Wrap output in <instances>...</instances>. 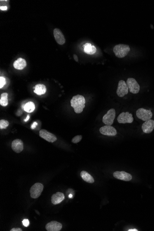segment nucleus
<instances>
[{
    "label": "nucleus",
    "mask_w": 154,
    "mask_h": 231,
    "mask_svg": "<svg viewBox=\"0 0 154 231\" xmlns=\"http://www.w3.org/2000/svg\"><path fill=\"white\" fill-rule=\"evenodd\" d=\"M116 112L115 110L111 109L109 110L102 118V122L106 125L111 126L114 123L115 117Z\"/></svg>",
    "instance_id": "obj_5"
},
{
    "label": "nucleus",
    "mask_w": 154,
    "mask_h": 231,
    "mask_svg": "<svg viewBox=\"0 0 154 231\" xmlns=\"http://www.w3.org/2000/svg\"><path fill=\"white\" fill-rule=\"evenodd\" d=\"M35 109V105L32 102H29L25 104L24 106V110L27 113H32Z\"/></svg>",
    "instance_id": "obj_21"
},
{
    "label": "nucleus",
    "mask_w": 154,
    "mask_h": 231,
    "mask_svg": "<svg viewBox=\"0 0 154 231\" xmlns=\"http://www.w3.org/2000/svg\"><path fill=\"white\" fill-rule=\"evenodd\" d=\"M9 123L8 121L5 120H1L0 121V129H6L9 126Z\"/></svg>",
    "instance_id": "obj_23"
},
{
    "label": "nucleus",
    "mask_w": 154,
    "mask_h": 231,
    "mask_svg": "<svg viewBox=\"0 0 154 231\" xmlns=\"http://www.w3.org/2000/svg\"><path fill=\"white\" fill-rule=\"evenodd\" d=\"M126 84L130 92L132 94H137L139 92L140 86L135 79L128 78L126 81Z\"/></svg>",
    "instance_id": "obj_6"
},
{
    "label": "nucleus",
    "mask_w": 154,
    "mask_h": 231,
    "mask_svg": "<svg viewBox=\"0 0 154 231\" xmlns=\"http://www.w3.org/2000/svg\"><path fill=\"white\" fill-rule=\"evenodd\" d=\"M65 199V196L63 193L57 192L51 196V202L53 204L56 205L61 203Z\"/></svg>",
    "instance_id": "obj_16"
},
{
    "label": "nucleus",
    "mask_w": 154,
    "mask_h": 231,
    "mask_svg": "<svg viewBox=\"0 0 154 231\" xmlns=\"http://www.w3.org/2000/svg\"><path fill=\"white\" fill-rule=\"evenodd\" d=\"M114 176L118 179L129 182L132 179V176L125 171H116L114 173Z\"/></svg>",
    "instance_id": "obj_11"
},
{
    "label": "nucleus",
    "mask_w": 154,
    "mask_h": 231,
    "mask_svg": "<svg viewBox=\"0 0 154 231\" xmlns=\"http://www.w3.org/2000/svg\"><path fill=\"white\" fill-rule=\"evenodd\" d=\"M62 224L56 221H52L46 224V230L48 231H59L62 229Z\"/></svg>",
    "instance_id": "obj_14"
},
{
    "label": "nucleus",
    "mask_w": 154,
    "mask_h": 231,
    "mask_svg": "<svg viewBox=\"0 0 154 231\" xmlns=\"http://www.w3.org/2000/svg\"><path fill=\"white\" fill-rule=\"evenodd\" d=\"M117 121L119 123H132L133 122V118L132 114L128 112H122L120 114L117 118Z\"/></svg>",
    "instance_id": "obj_7"
},
{
    "label": "nucleus",
    "mask_w": 154,
    "mask_h": 231,
    "mask_svg": "<svg viewBox=\"0 0 154 231\" xmlns=\"http://www.w3.org/2000/svg\"><path fill=\"white\" fill-rule=\"evenodd\" d=\"M128 231H138V230H137V229H129V230H128Z\"/></svg>",
    "instance_id": "obj_32"
},
{
    "label": "nucleus",
    "mask_w": 154,
    "mask_h": 231,
    "mask_svg": "<svg viewBox=\"0 0 154 231\" xmlns=\"http://www.w3.org/2000/svg\"><path fill=\"white\" fill-rule=\"evenodd\" d=\"M142 130L145 134H150L154 129V121L149 120L145 121L142 126Z\"/></svg>",
    "instance_id": "obj_15"
},
{
    "label": "nucleus",
    "mask_w": 154,
    "mask_h": 231,
    "mask_svg": "<svg viewBox=\"0 0 154 231\" xmlns=\"http://www.w3.org/2000/svg\"><path fill=\"white\" fill-rule=\"evenodd\" d=\"M29 118H30V116H29V115H28L27 116V118H25V122H27V121L29 120Z\"/></svg>",
    "instance_id": "obj_31"
},
{
    "label": "nucleus",
    "mask_w": 154,
    "mask_h": 231,
    "mask_svg": "<svg viewBox=\"0 0 154 231\" xmlns=\"http://www.w3.org/2000/svg\"><path fill=\"white\" fill-rule=\"evenodd\" d=\"M0 9L1 10H3V11H5V10H7V6H1L0 7Z\"/></svg>",
    "instance_id": "obj_29"
},
{
    "label": "nucleus",
    "mask_w": 154,
    "mask_h": 231,
    "mask_svg": "<svg viewBox=\"0 0 154 231\" xmlns=\"http://www.w3.org/2000/svg\"><path fill=\"white\" fill-rule=\"evenodd\" d=\"M10 231H22V230L20 228H13Z\"/></svg>",
    "instance_id": "obj_28"
},
{
    "label": "nucleus",
    "mask_w": 154,
    "mask_h": 231,
    "mask_svg": "<svg viewBox=\"0 0 154 231\" xmlns=\"http://www.w3.org/2000/svg\"><path fill=\"white\" fill-rule=\"evenodd\" d=\"M130 51V47L129 45L126 44H118L115 45L113 49V51L115 56L120 58L125 57Z\"/></svg>",
    "instance_id": "obj_2"
},
{
    "label": "nucleus",
    "mask_w": 154,
    "mask_h": 231,
    "mask_svg": "<svg viewBox=\"0 0 154 231\" xmlns=\"http://www.w3.org/2000/svg\"><path fill=\"white\" fill-rule=\"evenodd\" d=\"M53 34L55 40L58 44L63 45L66 42V39L61 31L58 28H55L53 31Z\"/></svg>",
    "instance_id": "obj_12"
},
{
    "label": "nucleus",
    "mask_w": 154,
    "mask_h": 231,
    "mask_svg": "<svg viewBox=\"0 0 154 231\" xmlns=\"http://www.w3.org/2000/svg\"><path fill=\"white\" fill-rule=\"evenodd\" d=\"M73 58H74V59L75 60V61H76V62H78V56H77V55H73Z\"/></svg>",
    "instance_id": "obj_30"
},
{
    "label": "nucleus",
    "mask_w": 154,
    "mask_h": 231,
    "mask_svg": "<svg viewBox=\"0 0 154 231\" xmlns=\"http://www.w3.org/2000/svg\"><path fill=\"white\" fill-rule=\"evenodd\" d=\"M80 176H81V178L82 179L84 180V182H86L89 183H93L95 182L94 178L93 177L90 175L89 173H88L85 171H83L81 172V173H80Z\"/></svg>",
    "instance_id": "obj_19"
},
{
    "label": "nucleus",
    "mask_w": 154,
    "mask_h": 231,
    "mask_svg": "<svg viewBox=\"0 0 154 231\" xmlns=\"http://www.w3.org/2000/svg\"><path fill=\"white\" fill-rule=\"evenodd\" d=\"M39 136L49 142H53L57 140V137L54 134L45 129L40 130Z\"/></svg>",
    "instance_id": "obj_9"
},
{
    "label": "nucleus",
    "mask_w": 154,
    "mask_h": 231,
    "mask_svg": "<svg viewBox=\"0 0 154 231\" xmlns=\"http://www.w3.org/2000/svg\"><path fill=\"white\" fill-rule=\"evenodd\" d=\"M43 190V185L40 183H36L31 188L30 192V195L32 198H38L41 195Z\"/></svg>",
    "instance_id": "obj_3"
},
{
    "label": "nucleus",
    "mask_w": 154,
    "mask_h": 231,
    "mask_svg": "<svg viewBox=\"0 0 154 231\" xmlns=\"http://www.w3.org/2000/svg\"><path fill=\"white\" fill-rule=\"evenodd\" d=\"M26 65L27 63L26 61L24 59L19 58L14 62L13 66L15 69L21 70L25 68Z\"/></svg>",
    "instance_id": "obj_17"
},
{
    "label": "nucleus",
    "mask_w": 154,
    "mask_h": 231,
    "mask_svg": "<svg viewBox=\"0 0 154 231\" xmlns=\"http://www.w3.org/2000/svg\"><path fill=\"white\" fill-rule=\"evenodd\" d=\"M22 223H23V225L25 227H27L29 225V221L28 219H24L22 221Z\"/></svg>",
    "instance_id": "obj_26"
},
{
    "label": "nucleus",
    "mask_w": 154,
    "mask_h": 231,
    "mask_svg": "<svg viewBox=\"0 0 154 231\" xmlns=\"http://www.w3.org/2000/svg\"><path fill=\"white\" fill-rule=\"evenodd\" d=\"M83 47L84 52L88 55H93L96 52V49L95 46L92 45L90 43H86Z\"/></svg>",
    "instance_id": "obj_18"
},
{
    "label": "nucleus",
    "mask_w": 154,
    "mask_h": 231,
    "mask_svg": "<svg viewBox=\"0 0 154 231\" xmlns=\"http://www.w3.org/2000/svg\"><path fill=\"white\" fill-rule=\"evenodd\" d=\"M47 91L46 86L43 84H37L35 87L34 92L37 95H42L44 94Z\"/></svg>",
    "instance_id": "obj_20"
},
{
    "label": "nucleus",
    "mask_w": 154,
    "mask_h": 231,
    "mask_svg": "<svg viewBox=\"0 0 154 231\" xmlns=\"http://www.w3.org/2000/svg\"><path fill=\"white\" fill-rule=\"evenodd\" d=\"M85 99L84 96L77 95L73 97L71 100V105L76 114H80L85 107Z\"/></svg>",
    "instance_id": "obj_1"
},
{
    "label": "nucleus",
    "mask_w": 154,
    "mask_h": 231,
    "mask_svg": "<svg viewBox=\"0 0 154 231\" xmlns=\"http://www.w3.org/2000/svg\"><path fill=\"white\" fill-rule=\"evenodd\" d=\"M6 84V80L4 77H0V89L3 88Z\"/></svg>",
    "instance_id": "obj_25"
},
{
    "label": "nucleus",
    "mask_w": 154,
    "mask_h": 231,
    "mask_svg": "<svg viewBox=\"0 0 154 231\" xmlns=\"http://www.w3.org/2000/svg\"><path fill=\"white\" fill-rule=\"evenodd\" d=\"M99 131L102 134L108 136H115L117 134V130L115 128L108 125L101 127L100 128Z\"/></svg>",
    "instance_id": "obj_10"
},
{
    "label": "nucleus",
    "mask_w": 154,
    "mask_h": 231,
    "mask_svg": "<svg viewBox=\"0 0 154 231\" xmlns=\"http://www.w3.org/2000/svg\"><path fill=\"white\" fill-rule=\"evenodd\" d=\"M73 195L72 194H70L69 195V198H72V197H73Z\"/></svg>",
    "instance_id": "obj_33"
},
{
    "label": "nucleus",
    "mask_w": 154,
    "mask_h": 231,
    "mask_svg": "<svg viewBox=\"0 0 154 231\" xmlns=\"http://www.w3.org/2000/svg\"><path fill=\"white\" fill-rule=\"evenodd\" d=\"M7 96H8V94L7 93H3L1 95L0 104L3 107H6L8 104Z\"/></svg>",
    "instance_id": "obj_22"
},
{
    "label": "nucleus",
    "mask_w": 154,
    "mask_h": 231,
    "mask_svg": "<svg viewBox=\"0 0 154 231\" xmlns=\"http://www.w3.org/2000/svg\"><path fill=\"white\" fill-rule=\"evenodd\" d=\"M12 148L13 151L17 153H19L24 149L23 141L19 139H16L12 142Z\"/></svg>",
    "instance_id": "obj_13"
},
{
    "label": "nucleus",
    "mask_w": 154,
    "mask_h": 231,
    "mask_svg": "<svg viewBox=\"0 0 154 231\" xmlns=\"http://www.w3.org/2000/svg\"><path fill=\"white\" fill-rule=\"evenodd\" d=\"M128 93V87L126 83L124 80L120 81L118 83L116 93L117 95L120 98H122L125 95H127Z\"/></svg>",
    "instance_id": "obj_8"
},
{
    "label": "nucleus",
    "mask_w": 154,
    "mask_h": 231,
    "mask_svg": "<svg viewBox=\"0 0 154 231\" xmlns=\"http://www.w3.org/2000/svg\"><path fill=\"white\" fill-rule=\"evenodd\" d=\"M136 115L138 118L145 122L150 120L152 117L153 114L150 110L140 108L136 111Z\"/></svg>",
    "instance_id": "obj_4"
},
{
    "label": "nucleus",
    "mask_w": 154,
    "mask_h": 231,
    "mask_svg": "<svg viewBox=\"0 0 154 231\" xmlns=\"http://www.w3.org/2000/svg\"><path fill=\"white\" fill-rule=\"evenodd\" d=\"M82 136L81 135H77L74 136L72 140V142L73 143H77L80 141L82 140Z\"/></svg>",
    "instance_id": "obj_24"
},
{
    "label": "nucleus",
    "mask_w": 154,
    "mask_h": 231,
    "mask_svg": "<svg viewBox=\"0 0 154 231\" xmlns=\"http://www.w3.org/2000/svg\"><path fill=\"white\" fill-rule=\"evenodd\" d=\"M37 123L36 122H34V123H33V124L31 125V129H34L36 128V126H37Z\"/></svg>",
    "instance_id": "obj_27"
}]
</instances>
